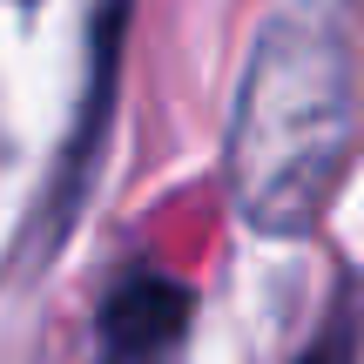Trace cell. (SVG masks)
<instances>
[{
	"mask_svg": "<svg viewBox=\"0 0 364 364\" xmlns=\"http://www.w3.org/2000/svg\"><path fill=\"white\" fill-rule=\"evenodd\" d=\"M297 364H358V338H351V324L317 331V338L304 344V358H297Z\"/></svg>",
	"mask_w": 364,
	"mask_h": 364,
	"instance_id": "cell-4",
	"label": "cell"
},
{
	"mask_svg": "<svg viewBox=\"0 0 364 364\" xmlns=\"http://www.w3.org/2000/svg\"><path fill=\"white\" fill-rule=\"evenodd\" d=\"M196 331V290L162 263H129L95 311V364H182Z\"/></svg>",
	"mask_w": 364,
	"mask_h": 364,
	"instance_id": "cell-2",
	"label": "cell"
},
{
	"mask_svg": "<svg viewBox=\"0 0 364 364\" xmlns=\"http://www.w3.org/2000/svg\"><path fill=\"white\" fill-rule=\"evenodd\" d=\"M364 149V48L344 0H290L250 41L230 108V203L270 243H304L331 216Z\"/></svg>",
	"mask_w": 364,
	"mask_h": 364,
	"instance_id": "cell-1",
	"label": "cell"
},
{
	"mask_svg": "<svg viewBox=\"0 0 364 364\" xmlns=\"http://www.w3.org/2000/svg\"><path fill=\"white\" fill-rule=\"evenodd\" d=\"M129 7L135 0H102L95 7V68H88V95H81V115H75V135H68V162H61V216H75L81 189H88V162H95V135L108 122V88H115V54H122V27H129Z\"/></svg>",
	"mask_w": 364,
	"mask_h": 364,
	"instance_id": "cell-3",
	"label": "cell"
}]
</instances>
